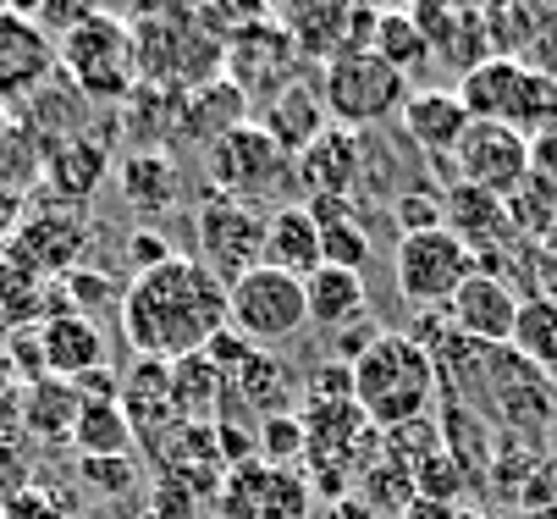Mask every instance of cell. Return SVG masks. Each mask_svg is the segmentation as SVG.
Here are the masks:
<instances>
[{"label": "cell", "instance_id": "cell-1", "mask_svg": "<svg viewBox=\"0 0 557 519\" xmlns=\"http://www.w3.org/2000/svg\"><path fill=\"white\" fill-rule=\"evenodd\" d=\"M122 337L138 359H183L226 332V287L194 260L177 255L154 271H138L122 287Z\"/></svg>", "mask_w": 557, "mask_h": 519}, {"label": "cell", "instance_id": "cell-2", "mask_svg": "<svg viewBox=\"0 0 557 519\" xmlns=\"http://www.w3.org/2000/svg\"><path fill=\"white\" fill-rule=\"evenodd\" d=\"M133 50H138V84L194 95L215 78H226V45L199 23L194 0H133L122 12Z\"/></svg>", "mask_w": 557, "mask_h": 519}, {"label": "cell", "instance_id": "cell-3", "mask_svg": "<svg viewBox=\"0 0 557 519\" xmlns=\"http://www.w3.org/2000/svg\"><path fill=\"white\" fill-rule=\"evenodd\" d=\"M436 359L409 337V332H381L364 359H354V404L375 431H397L431 420L436 409Z\"/></svg>", "mask_w": 557, "mask_h": 519}, {"label": "cell", "instance_id": "cell-4", "mask_svg": "<svg viewBox=\"0 0 557 519\" xmlns=\"http://www.w3.org/2000/svg\"><path fill=\"white\" fill-rule=\"evenodd\" d=\"M205 188L210 194H226L237 205H298V166L293 156L282 150V144L260 127V122H244V127H232L226 138H215L210 150H205Z\"/></svg>", "mask_w": 557, "mask_h": 519}, {"label": "cell", "instance_id": "cell-5", "mask_svg": "<svg viewBox=\"0 0 557 519\" xmlns=\"http://www.w3.org/2000/svg\"><path fill=\"white\" fill-rule=\"evenodd\" d=\"M55 72L89 106H127L138 89V50L127 23L106 12L84 28H72L66 39H55Z\"/></svg>", "mask_w": 557, "mask_h": 519}, {"label": "cell", "instance_id": "cell-6", "mask_svg": "<svg viewBox=\"0 0 557 519\" xmlns=\"http://www.w3.org/2000/svg\"><path fill=\"white\" fill-rule=\"evenodd\" d=\"M469 359H474V382H481L486 415H497L508 431H519L530 442H541L557 425V382L546 370H535L513 348H481V343H469Z\"/></svg>", "mask_w": 557, "mask_h": 519}, {"label": "cell", "instance_id": "cell-7", "mask_svg": "<svg viewBox=\"0 0 557 519\" xmlns=\"http://www.w3.org/2000/svg\"><path fill=\"white\" fill-rule=\"evenodd\" d=\"M321 95H326V111L337 127L364 133V127L404 116L414 84L397 66H386L375 50H348V55H332L321 66Z\"/></svg>", "mask_w": 557, "mask_h": 519}, {"label": "cell", "instance_id": "cell-8", "mask_svg": "<svg viewBox=\"0 0 557 519\" xmlns=\"http://www.w3.org/2000/svg\"><path fill=\"white\" fill-rule=\"evenodd\" d=\"M226 326L244 332L255 348L287 343L293 332L309 326V299H304V276L255 265L226 287Z\"/></svg>", "mask_w": 557, "mask_h": 519}, {"label": "cell", "instance_id": "cell-9", "mask_svg": "<svg viewBox=\"0 0 557 519\" xmlns=\"http://www.w3.org/2000/svg\"><path fill=\"white\" fill-rule=\"evenodd\" d=\"M194 249H199L194 260H199L221 287H232L244 271L265 265V210L237 205V199L205 188V199H199V210H194Z\"/></svg>", "mask_w": 557, "mask_h": 519}, {"label": "cell", "instance_id": "cell-10", "mask_svg": "<svg viewBox=\"0 0 557 519\" xmlns=\"http://www.w3.org/2000/svg\"><path fill=\"white\" fill-rule=\"evenodd\" d=\"M469 271H474V255L447 227L397 238V255H392L397 293H404V305H414V310H447L453 293L469 282Z\"/></svg>", "mask_w": 557, "mask_h": 519}, {"label": "cell", "instance_id": "cell-11", "mask_svg": "<svg viewBox=\"0 0 557 519\" xmlns=\"http://www.w3.org/2000/svg\"><path fill=\"white\" fill-rule=\"evenodd\" d=\"M375 7L364 0H276V23L293 34L304 61H332L348 50H370L375 39Z\"/></svg>", "mask_w": 557, "mask_h": 519}, {"label": "cell", "instance_id": "cell-12", "mask_svg": "<svg viewBox=\"0 0 557 519\" xmlns=\"http://www.w3.org/2000/svg\"><path fill=\"white\" fill-rule=\"evenodd\" d=\"M453 177L469 188H486L497 199H513L530 183V133L508 122H469V133L453 150Z\"/></svg>", "mask_w": 557, "mask_h": 519}, {"label": "cell", "instance_id": "cell-13", "mask_svg": "<svg viewBox=\"0 0 557 519\" xmlns=\"http://www.w3.org/2000/svg\"><path fill=\"white\" fill-rule=\"evenodd\" d=\"M12 260L23 265V271H34L39 282L45 276H66V271H77V260H84V249H89V215L84 210H72V205H55V199H45V205H34L28 215H23V227L12 233Z\"/></svg>", "mask_w": 557, "mask_h": 519}, {"label": "cell", "instance_id": "cell-14", "mask_svg": "<svg viewBox=\"0 0 557 519\" xmlns=\"http://www.w3.org/2000/svg\"><path fill=\"white\" fill-rule=\"evenodd\" d=\"M215 519H309V481L298 470L249 459L226 470L215 492Z\"/></svg>", "mask_w": 557, "mask_h": 519}, {"label": "cell", "instance_id": "cell-15", "mask_svg": "<svg viewBox=\"0 0 557 519\" xmlns=\"http://www.w3.org/2000/svg\"><path fill=\"white\" fill-rule=\"evenodd\" d=\"M293 78H304V50L293 45V34L282 23H265V28H255V34L226 45V84L244 95L249 106L271 100Z\"/></svg>", "mask_w": 557, "mask_h": 519}, {"label": "cell", "instance_id": "cell-16", "mask_svg": "<svg viewBox=\"0 0 557 519\" xmlns=\"http://www.w3.org/2000/svg\"><path fill=\"white\" fill-rule=\"evenodd\" d=\"M519 305H524V293H519L508 276H497V271H481V265H474V271H469V282L453 293L447 316H453V326H458V337H463V343H481V348H508V343H513Z\"/></svg>", "mask_w": 557, "mask_h": 519}, {"label": "cell", "instance_id": "cell-17", "mask_svg": "<svg viewBox=\"0 0 557 519\" xmlns=\"http://www.w3.org/2000/svg\"><path fill=\"white\" fill-rule=\"evenodd\" d=\"M55 72V39L34 23L0 7V106L34 100Z\"/></svg>", "mask_w": 557, "mask_h": 519}, {"label": "cell", "instance_id": "cell-18", "mask_svg": "<svg viewBox=\"0 0 557 519\" xmlns=\"http://www.w3.org/2000/svg\"><path fill=\"white\" fill-rule=\"evenodd\" d=\"M149 459H154V475H172V481H183L188 492H199V497H210V503H215V492H221V481H226V459H221L215 425L177 420V425L149 448Z\"/></svg>", "mask_w": 557, "mask_h": 519}, {"label": "cell", "instance_id": "cell-19", "mask_svg": "<svg viewBox=\"0 0 557 519\" xmlns=\"http://www.w3.org/2000/svg\"><path fill=\"white\" fill-rule=\"evenodd\" d=\"M293 166H298V194L304 199H354V188L364 177V138L354 127L332 122Z\"/></svg>", "mask_w": 557, "mask_h": 519}, {"label": "cell", "instance_id": "cell-20", "mask_svg": "<svg viewBox=\"0 0 557 519\" xmlns=\"http://www.w3.org/2000/svg\"><path fill=\"white\" fill-rule=\"evenodd\" d=\"M524 95H530V66L519 55H492L481 66H469L458 78V100L469 122H524Z\"/></svg>", "mask_w": 557, "mask_h": 519}, {"label": "cell", "instance_id": "cell-21", "mask_svg": "<svg viewBox=\"0 0 557 519\" xmlns=\"http://www.w3.org/2000/svg\"><path fill=\"white\" fill-rule=\"evenodd\" d=\"M106 172H111V150H106L100 138H89V133H66V138L45 144L39 177H45V188H50L55 205L84 210L95 199V188L106 183Z\"/></svg>", "mask_w": 557, "mask_h": 519}, {"label": "cell", "instance_id": "cell-22", "mask_svg": "<svg viewBox=\"0 0 557 519\" xmlns=\"http://www.w3.org/2000/svg\"><path fill=\"white\" fill-rule=\"evenodd\" d=\"M116 404L138 436V448H154L172 425H177V404H172V364L161 359H133L127 376L116 387Z\"/></svg>", "mask_w": 557, "mask_h": 519}, {"label": "cell", "instance_id": "cell-23", "mask_svg": "<svg viewBox=\"0 0 557 519\" xmlns=\"http://www.w3.org/2000/svg\"><path fill=\"white\" fill-rule=\"evenodd\" d=\"M255 122L282 144V150L298 161L314 138H321L326 127H332V111H326V95H321V84H309V78H293L287 89H276L271 100H260L255 106Z\"/></svg>", "mask_w": 557, "mask_h": 519}, {"label": "cell", "instance_id": "cell-24", "mask_svg": "<svg viewBox=\"0 0 557 519\" xmlns=\"http://www.w3.org/2000/svg\"><path fill=\"white\" fill-rule=\"evenodd\" d=\"M39 343H45V370L55 382H77L89 370H106V332L95 326V316H77L72 305L39 321Z\"/></svg>", "mask_w": 557, "mask_h": 519}, {"label": "cell", "instance_id": "cell-25", "mask_svg": "<svg viewBox=\"0 0 557 519\" xmlns=\"http://www.w3.org/2000/svg\"><path fill=\"white\" fill-rule=\"evenodd\" d=\"M404 133L420 156L431 161H453L458 138L469 133V111L458 100V89H414L404 106Z\"/></svg>", "mask_w": 557, "mask_h": 519}, {"label": "cell", "instance_id": "cell-26", "mask_svg": "<svg viewBox=\"0 0 557 519\" xmlns=\"http://www.w3.org/2000/svg\"><path fill=\"white\" fill-rule=\"evenodd\" d=\"M172 404H177V420H194V425H215L226 415L232 382H226V370L205 348L172 359Z\"/></svg>", "mask_w": 557, "mask_h": 519}, {"label": "cell", "instance_id": "cell-27", "mask_svg": "<svg viewBox=\"0 0 557 519\" xmlns=\"http://www.w3.org/2000/svg\"><path fill=\"white\" fill-rule=\"evenodd\" d=\"M265 265L293 271V276L321 271V227H314V215L304 210V199L265 215Z\"/></svg>", "mask_w": 557, "mask_h": 519}, {"label": "cell", "instance_id": "cell-28", "mask_svg": "<svg viewBox=\"0 0 557 519\" xmlns=\"http://www.w3.org/2000/svg\"><path fill=\"white\" fill-rule=\"evenodd\" d=\"M304 299H309V321H321L332 332L364 321L370 310V287H364V271H343V265H321L304 276Z\"/></svg>", "mask_w": 557, "mask_h": 519}, {"label": "cell", "instance_id": "cell-29", "mask_svg": "<svg viewBox=\"0 0 557 519\" xmlns=\"http://www.w3.org/2000/svg\"><path fill=\"white\" fill-rule=\"evenodd\" d=\"M72 448H77V459H133L138 436L116 398H84L77 420H72Z\"/></svg>", "mask_w": 557, "mask_h": 519}, {"label": "cell", "instance_id": "cell-30", "mask_svg": "<svg viewBox=\"0 0 557 519\" xmlns=\"http://www.w3.org/2000/svg\"><path fill=\"white\" fill-rule=\"evenodd\" d=\"M244 122H255L249 100L237 95L226 78H215V84H205V89H194L183 100V138H194L199 150H210L215 138H226L232 127H244Z\"/></svg>", "mask_w": 557, "mask_h": 519}, {"label": "cell", "instance_id": "cell-31", "mask_svg": "<svg viewBox=\"0 0 557 519\" xmlns=\"http://www.w3.org/2000/svg\"><path fill=\"white\" fill-rule=\"evenodd\" d=\"M116 183H122V199L138 215H154V210L177 205V166H172L166 150H133V156H122Z\"/></svg>", "mask_w": 557, "mask_h": 519}, {"label": "cell", "instance_id": "cell-32", "mask_svg": "<svg viewBox=\"0 0 557 519\" xmlns=\"http://www.w3.org/2000/svg\"><path fill=\"white\" fill-rule=\"evenodd\" d=\"M226 382H232V404L260 409V420L265 415H282L293 404V376H287V364L271 348H249V359L237 364Z\"/></svg>", "mask_w": 557, "mask_h": 519}, {"label": "cell", "instance_id": "cell-33", "mask_svg": "<svg viewBox=\"0 0 557 519\" xmlns=\"http://www.w3.org/2000/svg\"><path fill=\"white\" fill-rule=\"evenodd\" d=\"M77 387L72 382H28L23 387V431L39 436V442H72V420H77Z\"/></svg>", "mask_w": 557, "mask_h": 519}, {"label": "cell", "instance_id": "cell-34", "mask_svg": "<svg viewBox=\"0 0 557 519\" xmlns=\"http://www.w3.org/2000/svg\"><path fill=\"white\" fill-rule=\"evenodd\" d=\"M370 50H375L386 66L404 72V78L425 72V61L436 55V45H431V34L414 23V12H381V17H375V39H370Z\"/></svg>", "mask_w": 557, "mask_h": 519}, {"label": "cell", "instance_id": "cell-35", "mask_svg": "<svg viewBox=\"0 0 557 519\" xmlns=\"http://www.w3.org/2000/svg\"><path fill=\"white\" fill-rule=\"evenodd\" d=\"M513 354H524L535 370H546V376L557 382V299H546V293H530V299L519 305V321H513Z\"/></svg>", "mask_w": 557, "mask_h": 519}, {"label": "cell", "instance_id": "cell-36", "mask_svg": "<svg viewBox=\"0 0 557 519\" xmlns=\"http://www.w3.org/2000/svg\"><path fill=\"white\" fill-rule=\"evenodd\" d=\"M194 7H199V23L221 45H232V39H244V34L276 23V0H194Z\"/></svg>", "mask_w": 557, "mask_h": 519}, {"label": "cell", "instance_id": "cell-37", "mask_svg": "<svg viewBox=\"0 0 557 519\" xmlns=\"http://www.w3.org/2000/svg\"><path fill=\"white\" fill-rule=\"evenodd\" d=\"M392 221H397V238L447 227V188H431V177H414L404 194H392Z\"/></svg>", "mask_w": 557, "mask_h": 519}, {"label": "cell", "instance_id": "cell-38", "mask_svg": "<svg viewBox=\"0 0 557 519\" xmlns=\"http://www.w3.org/2000/svg\"><path fill=\"white\" fill-rule=\"evenodd\" d=\"M255 442H260V459H265V465H282V470L304 465V420H298L293 409L265 415V420L255 425Z\"/></svg>", "mask_w": 557, "mask_h": 519}, {"label": "cell", "instance_id": "cell-39", "mask_svg": "<svg viewBox=\"0 0 557 519\" xmlns=\"http://www.w3.org/2000/svg\"><path fill=\"white\" fill-rule=\"evenodd\" d=\"M370 233H364V221L348 215V221H326L321 227V265H343V271H364L370 260Z\"/></svg>", "mask_w": 557, "mask_h": 519}, {"label": "cell", "instance_id": "cell-40", "mask_svg": "<svg viewBox=\"0 0 557 519\" xmlns=\"http://www.w3.org/2000/svg\"><path fill=\"white\" fill-rule=\"evenodd\" d=\"M72 470H77V486L106 503H122L138 486V459H77Z\"/></svg>", "mask_w": 557, "mask_h": 519}, {"label": "cell", "instance_id": "cell-41", "mask_svg": "<svg viewBox=\"0 0 557 519\" xmlns=\"http://www.w3.org/2000/svg\"><path fill=\"white\" fill-rule=\"evenodd\" d=\"M199 492H188L183 481H172V475H154L149 481V497H144V508H138V519H199Z\"/></svg>", "mask_w": 557, "mask_h": 519}, {"label": "cell", "instance_id": "cell-42", "mask_svg": "<svg viewBox=\"0 0 557 519\" xmlns=\"http://www.w3.org/2000/svg\"><path fill=\"white\" fill-rule=\"evenodd\" d=\"M463 481H469V475H463V465H458L447 448H436L431 459L414 465V492H420V497H442V503H453V497L463 492Z\"/></svg>", "mask_w": 557, "mask_h": 519}, {"label": "cell", "instance_id": "cell-43", "mask_svg": "<svg viewBox=\"0 0 557 519\" xmlns=\"http://www.w3.org/2000/svg\"><path fill=\"white\" fill-rule=\"evenodd\" d=\"M72 514H77V497H61L55 486H39V481L7 497V519H72Z\"/></svg>", "mask_w": 557, "mask_h": 519}, {"label": "cell", "instance_id": "cell-44", "mask_svg": "<svg viewBox=\"0 0 557 519\" xmlns=\"http://www.w3.org/2000/svg\"><path fill=\"white\" fill-rule=\"evenodd\" d=\"M111 7L106 0H39V28L50 34V39H66L72 28H84V23H95V17H106Z\"/></svg>", "mask_w": 557, "mask_h": 519}, {"label": "cell", "instance_id": "cell-45", "mask_svg": "<svg viewBox=\"0 0 557 519\" xmlns=\"http://www.w3.org/2000/svg\"><path fill=\"white\" fill-rule=\"evenodd\" d=\"M304 393H309V404H348V398H354V364H343V359L314 364L309 382H304Z\"/></svg>", "mask_w": 557, "mask_h": 519}, {"label": "cell", "instance_id": "cell-46", "mask_svg": "<svg viewBox=\"0 0 557 519\" xmlns=\"http://www.w3.org/2000/svg\"><path fill=\"white\" fill-rule=\"evenodd\" d=\"M519 265H524V271L535 276V293H546V299H557V227H552L546 238L524 244Z\"/></svg>", "mask_w": 557, "mask_h": 519}, {"label": "cell", "instance_id": "cell-47", "mask_svg": "<svg viewBox=\"0 0 557 519\" xmlns=\"http://www.w3.org/2000/svg\"><path fill=\"white\" fill-rule=\"evenodd\" d=\"M127 271L138 276V271H154V265H166V260H177V249L161 238V233H154V227H133L127 233Z\"/></svg>", "mask_w": 557, "mask_h": 519}, {"label": "cell", "instance_id": "cell-48", "mask_svg": "<svg viewBox=\"0 0 557 519\" xmlns=\"http://www.w3.org/2000/svg\"><path fill=\"white\" fill-rule=\"evenodd\" d=\"M409 337H414V343H420V348L436 359V354H442V348L458 337V326H453V316H447V310H414V326H409Z\"/></svg>", "mask_w": 557, "mask_h": 519}, {"label": "cell", "instance_id": "cell-49", "mask_svg": "<svg viewBox=\"0 0 557 519\" xmlns=\"http://www.w3.org/2000/svg\"><path fill=\"white\" fill-rule=\"evenodd\" d=\"M23 215H28V194L12 172H0V244H12V233L23 227Z\"/></svg>", "mask_w": 557, "mask_h": 519}, {"label": "cell", "instance_id": "cell-50", "mask_svg": "<svg viewBox=\"0 0 557 519\" xmlns=\"http://www.w3.org/2000/svg\"><path fill=\"white\" fill-rule=\"evenodd\" d=\"M530 183H541L546 194H557V127L530 138Z\"/></svg>", "mask_w": 557, "mask_h": 519}, {"label": "cell", "instance_id": "cell-51", "mask_svg": "<svg viewBox=\"0 0 557 519\" xmlns=\"http://www.w3.org/2000/svg\"><path fill=\"white\" fill-rule=\"evenodd\" d=\"M375 337H381V326L364 316V321H354V326H343V332H337V354H332V359L354 364V359H364V354H370V343H375Z\"/></svg>", "mask_w": 557, "mask_h": 519}, {"label": "cell", "instance_id": "cell-52", "mask_svg": "<svg viewBox=\"0 0 557 519\" xmlns=\"http://www.w3.org/2000/svg\"><path fill=\"white\" fill-rule=\"evenodd\" d=\"M28 486V459L17 454V442H0V492H23Z\"/></svg>", "mask_w": 557, "mask_h": 519}, {"label": "cell", "instance_id": "cell-53", "mask_svg": "<svg viewBox=\"0 0 557 519\" xmlns=\"http://www.w3.org/2000/svg\"><path fill=\"white\" fill-rule=\"evenodd\" d=\"M397 519H463V508L458 503H442V497H409V508L404 514H397Z\"/></svg>", "mask_w": 557, "mask_h": 519}, {"label": "cell", "instance_id": "cell-54", "mask_svg": "<svg viewBox=\"0 0 557 519\" xmlns=\"http://www.w3.org/2000/svg\"><path fill=\"white\" fill-rule=\"evenodd\" d=\"M321 519H381V514H375V508H370L359 492H348V497H332Z\"/></svg>", "mask_w": 557, "mask_h": 519}, {"label": "cell", "instance_id": "cell-55", "mask_svg": "<svg viewBox=\"0 0 557 519\" xmlns=\"http://www.w3.org/2000/svg\"><path fill=\"white\" fill-rule=\"evenodd\" d=\"M12 387H23V382H17V370H12V354L0 348V398H7Z\"/></svg>", "mask_w": 557, "mask_h": 519}, {"label": "cell", "instance_id": "cell-56", "mask_svg": "<svg viewBox=\"0 0 557 519\" xmlns=\"http://www.w3.org/2000/svg\"><path fill=\"white\" fill-rule=\"evenodd\" d=\"M364 7H375V12H404L409 0H364Z\"/></svg>", "mask_w": 557, "mask_h": 519}, {"label": "cell", "instance_id": "cell-57", "mask_svg": "<svg viewBox=\"0 0 557 519\" xmlns=\"http://www.w3.org/2000/svg\"><path fill=\"white\" fill-rule=\"evenodd\" d=\"M409 7H414V12H425V7H447V0H409Z\"/></svg>", "mask_w": 557, "mask_h": 519}, {"label": "cell", "instance_id": "cell-58", "mask_svg": "<svg viewBox=\"0 0 557 519\" xmlns=\"http://www.w3.org/2000/svg\"><path fill=\"white\" fill-rule=\"evenodd\" d=\"M463 519H497V514H486V508H474V514H463Z\"/></svg>", "mask_w": 557, "mask_h": 519}, {"label": "cell", "instance_id": "cell-59", "mask_svg": "<svg viewBox=\"0 0 557 519\" xmlns=\"http://www.w3.org/2000/svg\"><path fill=\"white\" fill-rule=\"evenodd\" d=\"M0 519H7V492H0Z\"/></svg>", "mask_w": 557, "mask_h": 519}, {"label": "cell", "instance_id": "cell-60", "mask_svg": "<svg viewBox=\"0 0 557 519\" xmlns=\"http://www.w3.org/2000/svg\"><path fill=\"white\" fill-rule=\"evenodd\" d=\"M0 442H7V436H0Z\"/></svg>", "mask_w": 557, "mask_h": 519}]
</instances>
